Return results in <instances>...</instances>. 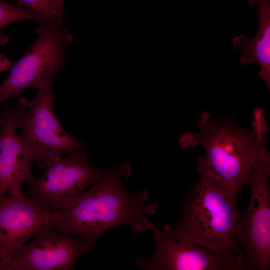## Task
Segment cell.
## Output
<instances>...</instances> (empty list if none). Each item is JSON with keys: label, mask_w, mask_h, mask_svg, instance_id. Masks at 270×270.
I'll return each instance as SVG.
<instances>
[{"label": "cell", "mask_w": 270, "mask_h": 270, "mask_svg": "<svg viewBox=\"0 0 270 270\" xmlns=\"http://www.w3.org/2000/svg\"><path fill=\"white\" fill-rule=\"evenodd\" d=\"M196 168L199 177L186 196L180 216L163 230L244 264L242 251L237 242L240 216L237 204L238 191L212 172L204 156H198Z\"/></svg>", "instance_id": "6da1fadb"}, {"label": "cell", "mask_w": 270, "mask_h": 270, "mask_svg": "<svg viewBox=\"0 0 270 270\" xmlns=\"http://www.w3.org/2000/svg\"><path fill=\"white\" fill-rule=\"evenodd\" d=\"M130 172L126 164L108 170L70 206L52 212L51 222L60 232L94 246L103 233L118 226L128 224L136 234L144 232L146 216L154 214L158 206L148 203L147 190L130 192L124 189L121 178Z\"/></svg>", "instance_id": "7a4b0ae2"}, {"label": "cell", "mask_w": 270, "mask_h": 270, "mask_svg": "<svg viewBox=\"0 0 270 270\" xmlns=\"http://www.w3.org/2000/svg\"><path fill=\"white\" fill-rule=\"evenodd\" d=\"M199 132L180 136L183 148L202 146L209 169L238 192L246 184L256 162L258 148L254 130L238 126L232 119H211L202 112L198 120Z\"/></svg>", "instance_id": "3957f363"}, {"label": "cell", "mask_w": 270, "mask_h": 270, "mask_svg": "<svg viewBox=\"0 0 270 270\" xmlns=\"http://www.w3.org/2000/svg\"><path fill=\"white\" fill-rule=\"evenodd\" d=\"M264 132L256 134L257 157L246 182L250 190L246 208L240 212L237 240L246 270H268L270 265V152Z\"/></svg>", "instance_id": "277c9868"}, {"label": "cell", "mask_w": 270, "mask_h": 270, "mask_svg": "<svg viewBox=\"0 0 270 270\" xmlns=\"http://www.w3.org/2000/svg\"><path fill=\"white\" fill-rule=\"evenodd\" d=\"M36 30L37 38L12 66L8 76L0 86V103L29 88L52 84L65 62L72 37L62 21L42 22Z\"/></svg>", "instance_id": "5b68a950"}, {"label": "cell", "mask_w": 270, "mask_h": 270, "mask_svg": "<svg viewBox=\"0 0 270 270\" xmlns=\"http://www.w3.org/2000/svg\"><path fill=\"white\" fill-rule=\"evenodd\" d=\"M54 100L52 84L38 88L30 102L22 98L18 129L32 152L34 162L42 170L62 155L82 150L84 146L60 125L54 112Z\"/></svg>", "instance_id": "8992f818"}, {"label": "cell", "mask_w": 270, "mask_h": 270, "mask_svg": "<svg viewBox=\"0 0 270 270\" xmlns=\"http://www.w3.org/2000/svg\"><path fill=\"white\" fill-rule=\"evenodd\" d=\"M60 156L28 185L24 195L50 212L70 206L90 185L102 180L108 170L92 166L82 150Z\"/></svg>", "instance_id": "52a82bcc"}, {"label": "cell", "mask_w": 270, "mask_h": 270, "mask_svg": "<svg viewBox=\"0 0 270 270\" xmlns=\"http://www.w3.org/2000/svg\"><path fill=\"white\" fill-rule=\"evenodd\" d=\"M152 233L154 250L148 257L134 260L146 270H245L242 262L226 260L188 240L174 236L156 228L148 218Z\"/></svg>", "instance_id": "ba28073f"}, {"label": "cell", "mask_w": 270, "mask_h": 270, "mask_svg": "<svg viewBox=\"0 0 270 270\" xmlns=\"http://www.w3.org/2000/svg\"><path fill=\"white\" fill-rule=\"evenodd\" d=\"M8 264V270H72L78 258L94 246L59 232L51 222L36 232Z\"/></svg>", "instance_id": "9c48e42d"}, {"label": "cell", "mask_w": 270, "mask_h": 270, "mask_svg": "<svg viewBox=\"0 0 270 270\" xmlns=\"http://www.w3.org/2000/svg\"><path fill=\"white\" fill-rule=\"evenodd\" d=\"M22 107L20 98L14 108L6 106L0 111V197L22 192V185L35 178L32 152L18 133Z\"/></svg>", "instance_id": "30bf717a"}, {"label": "cell", "mask_w": 270, "mask_h": 270, "mask_svg": "<svg viewBox=\"0 0 270 270\" xmlns=\"http://www.w3.org/2000/svg\"><path fill=\"white\" fill-rule=\"evenodd\" d=\"M52 212L22 192L0 197V270L18 250L44 224L51 222Z\"/></svg>", "instance_id": "8fae6325"}, {"label": "cell", "mask_w": 270, "mask_h": 270, "mask_svg": "<svg viewBox=\"0 0 270 270\" xmlns=\"http://www.w3.org/2000/svg\"><path fill=\"white\" fill-rule=\"evenodd\" d=\"M256 7L259 20L257 35L252 39L240 34L232 40L233 47L242 54L240 61L242 66L257 63L258 76L270 90V0H248Z\"/></svg>", "instance_id": "7c38bea8"}, {"label": "cell", "mask_w": 270, "mask_h": 270, "mask_svg": "<svg viewBox=\"0 0 270 270\" xmlns=\"http://www.w3.org/2000/svg\"><path fill=\"white\" fill-rule=\"evenodd\" d=\"M22 20H31L42 22L40 15L35 11L28 8L16 6L0 0V44H5L8 36L2 32L3 28L8 24Z\"/></svg>", "instance_id": "4fadbf2b"}, {"label": "cell", "mask_w": 270, "mask_h": 270, "mask_svg": "<svg viewBox=\"0 0 270 270\" xmlns=\"http://www.w3.org/2000/svg\"><path fill=\"white\" fill-rule=\"evenodd\" d=\"M20 5H25L36 12L42 19V22H54L62 21L56 14L52 0H16Z\"/></svg>", "instance_id": "5bb4252c"}, {"label": "cell", "mask_w": 270, "mask_h": 270, "mask_svg": "<svg viewBox=\"0 0 270 270\" xmlns=\"http://www.w3.org/2000/svg\"><path fill=\"white\" fill-rule=\"evenodd\" d=\"M64 0H52L54 9L57 17L62 20L63 4Z\"/></svg>", "instance_id": "9a60e30c"}, {"label": "cell", "mask_w": 270, "mask_h": 270, "mask_svg": "<svg viewBox=\"0 0 270 270\" xmlns=\"http://www.w3.org/2000/svg\"><path fill=\"white\" fill-rule=\"evenodd\" d=\"M12 64L5 56L0 54V72L10 69Z\"/></svg>", "instance_id": "2e32d148"}]
</instances>
